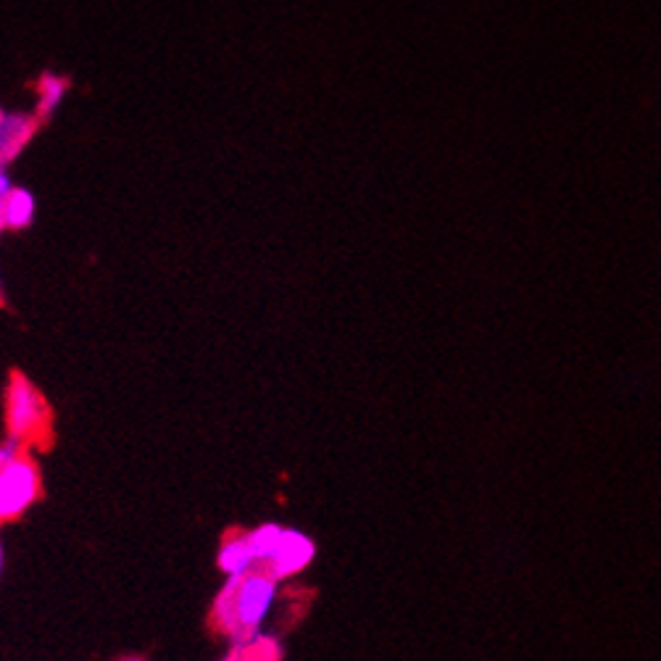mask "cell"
<instances>
[{"instance_id":"obj_6","label":"cell","mask_w":661,"mask_h":661,"mask_svg":"<svg viewBox=\"0 0 661 661\" xmlns=\"http://www.w3.org/2000/svg\"><path fill=\"white\" fill-rule=\"evenodd\" d=\"M37 133L35 116L9 114L0 124V169H9V163L27 148L32 135Z\"/></svg>"},{"instance_id":"obj_14","label":"cell","mask_w":661,"mask_h":661,"mask_svg":"<svg viewBox=\"0 0 661 661\" xmlns=\"http://www.w3.org/2000/svg\"><path fill=\"white\" fill-rule=\"evenodd\" d=\"M251 661H277L274 657H253Z\"/></svg>"},{"instance_id":"obj_1","label":"cell","mask_w":661,"mask_h":661,"mask_svg":"<svg viewBox=\"0 0 661 661\" xmlns=\"http://www.w3.org/2000/svg\"><path fill=\"white\" fill-rule=\"evenodd\" d=\"M3 424L5 437L22 448L32 446V443H41L50 430L48 398L22 372H14L9 377V385H5Z\"/></svg>"},{"instance_id":"obj_10","label":"cell","mask_w":661,"mask_h":661,"mask_svg":"<svg viewBox=\"0 0 661 661\" xmlns=\"http://www.w3.org/2000/svg\"><path fill=\"white\" fill-rule=\"evenodd\" d=\"M248 543H251V551L257 556V565L259 569L270 561V556L274 551V546H277L280 535H283V525H277V522H264V525L248 529Z\"/></svg>"},{"instance_id":"obj_3","label":"cell","mask_w":661,"mask_h":661,"mask_svg":"<svg viewBox=\"0 0 661 661\" xmlns=\"http://www.w3.org/2000/svg\"><path fill=\"white\" fill-rule=\"evenodd\" d=\"M43 477L41 467L27 454L5 461L0 467V525L22 520L41 501Z\"/></svg>"},{"instance_id":"obj_8","label":"cell","mask_w":661,"mask_h":661,"mask_svg":"<svg viewBox=\"0 0 661 661\" xmlns=\"http://www.w3.org/2000/svg\"><path fill=\"white\" fill-rule=\"evenodd\" d=\"M69 90V80L61 75H54V71H45L37 82V106H35V119H48L54 116L58 109H61L64 98H67Z\"/></svg>"},{"instance_id":"obj_12","label":"cell","mask_w":661,"mask_h":661,"mask_svg":"<svg viewBox=\"0 0 661 661\" xmlns=\"http://www.w3.org/2000/svg\"><path fill=\"white\" fill-rule=\"evenodd\" d=\"M3 565H5V554H3V543H0V574H3Z\"/></svg>"},{"instance_id":"obj_16","label":"cell","mask_w":661,"mask_h":661,"mask_svg":"<svg viewBox=\"0 0 661 661\" xmlns=\"http://www.w3.org/2000/svg\"><path fill=\"white\" fill-rule=\"evenodd\" d=\"M5 116H9V114H5V111H3V106H0V124H3V122H5Z\"/></svg>"},{"instance_id":"obj_4","label":"cell","mask_w":661,"mask_h":661,"mask_svg":"<svg viewBox=\"0 0 661 661\" xmlns=\"http://www.w3.org/2000/svg\"><path fill=\"white\" fill-rule=\"evenodd\" d=\"M314 556H317V546H314L309 535L300 533V529L283 527V535H280L277 546H274L270 561L261 569L270 572L277 582H283L304 572L314 561Z\"/></svg>"},{"instance_id":"obj_9","label":"cell","mask_w":661,"mask_h":661,"mask_svg":"<svg viewBox=\"0 0 661 661\" xmlns=\"http://www.w3.org/2000/svg\"><path fill=\"white\" fill-rule=\"evenodd\" d=\"M212 622L214 627L219 630L225 638L238 640V622H235V606H232V591L230 582H225L219 593H216L214 604H212Z\"/></svg>"},{"instance_id":"obj_5","label":"cell","mask_w":661,"mask_h":661,"mask_svg":"<svg viewBox=\"0 0 661 661\" xmlns=\"http://www.w3.org/2000/svg\"><path fill=\"white\" fill-rule=\"evenodd\" d=\"M216 567L227 580H240L251 574L253 569H259L246 533H232L221 540L219 551H216Z\"/></svg>"},{"instance_id":"obj_2","label":"cell","mask_w":661,"mask_h":661,"mask_svg":"<svg viewBox=\"0 0 661 661\" xmlns=\"http://www.w3.org/2000/svg\"><path fill=\"white\" fill-rule=\"evenodd\" d=\"M232 591L235 622H238V640H253L270 619L274 601L280 595V582L264 569H253L240 580H227Z\"/></svg>"},{"instance_id":"obj_11","label":"cell","mask_w":661,"mask_h":661,"mask_svg":"<svg viewBox=\"0 0 661 661\" xmlns=\"http://www.w3.org/2000/svg\"><path fill=\"white\" fill-rule=\"evenodd\" d=\"M14 187H16V185H14V182H11L9 169H0V201H3L5 195H9Z\"/></svg>"},{"instance_id":"obj_15","label":"cell","mask_w":661,"mask_h":661,"mask_svg":"<svg viewBox=\"0 0 661 661\" xmlns=\"http://www.w3.org/2000/svg\"><path fill=\"white\" fill-rule=\"evenodd\" d=\"M119 661H146V659H140V657H124Z\"/></svg>"},{"instance_id":"obj_13","label":"cell","mask_w":661,"mask_h":661,"mask_svg":"<svg viewBox=\"0 0 661 661\" xmlns=\"http://www.w3.org/2000/svg\"><path fill=\"white\" fill-rule=\"evenodd\" d=\"M3 230H5V225H3V206H0V235H3Z\"/></svg>"},{"instance_id":"obj_7","label":"cell","mask_w":661,"mask_h":661,"mask_svg":"<svg viewBox=\"0 0 661 661\" xmlns=\"http://www.w3.org/2000/svg\"><path fill=\"white\" fill-rule=\"evenodd\" d=\"M3 225L5 230H27V227L35 221L37 214V203L35 195L30 193L27 187H14L3 201Z\"/></svg>"}]
</instances>
